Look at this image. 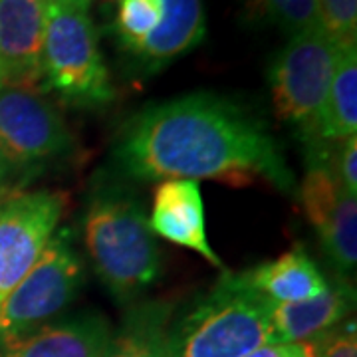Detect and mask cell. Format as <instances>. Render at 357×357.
Here are the masks:
<instances>
[{
    "label": "cell",
    "instance_id": "6da1fadb",
    "mask_svg": "<svg viewBox=\"0 0 357 357\" xmlns=\"http://www.w3.org/2000/svg\"><path fill=\"white\" fill-rule=\"evenodd\" d=\"M115 161L143 181L220 178L243 185L262 177L282 191L294 187L292 171L262 121L208 91L139 112L121 131Z\"/></svg>",
    "mask_w": 357,
    "mask_h": 357
},
{
    "label": "cell",
    "instance_id": "7a4b0ae2",
    "mask_svg": "<svg viewBox=\"0 0 357 357\" xmlns=\"http://www.w3.org/2000/svg\"><path fill=\"white\" fill-rule=\"evenodd\" d=\"M96 274L121 302L139 296L161 272V250L139 201L123 191L93 195L84 222Z\"/></svg>",
    "mask_w": 357,
    "mask_h": 357
},
{
    "label": "cell",
    "instance_id": "3957f363",
    "mask_svg": "<svg viewBox=\"0 0 357 357\" xmlns=\"http://www.w3.org/2000/svg\"><path fill=\"white\" fill-rule=\"evenodd\" d=\"M272 302L241 276L225 274L217 288L183 321L177 357H244L272 344Z\"/></svg>",
    "mask_w": 357,
    "mask_h": 357
},
{
    "label": "cell",
    "instance_id": "277c9868",
    "mask_svg": "<svg viewBox=\"0 0 357 357\" xmlns=\"http://www.w3.org/2000/svg\"><path fill=\"white\" fill-rule=\"evenodd\" d=\"M40 86L77 107H98L114 100L109 70L88 10L48 8Z\"/></svg>",
    "mask_w": 357,
    "mask_h": 357
},
{
    "label": "cell",
    "instance_id": "5b68a950",
    "mask_svg": "<svg viewBox=\"0 0 357 357\" xmlns=\"http://www.w3.org/2000/svg\"><path fill=\"white\" fill-rule=\"evenodd\" d=\"M342 46L314 28L296 34L270 62L268 84L274 107L284 121L302 128L307 139H316V126L335 74Z\"/></svg>",
    "mask_w": 357,
    "mask_h": 357
},
{
    "label": "cell",
    "instance_id": "8992f818",
    "mask_svg": "<svg viewBox=\"0 0 357 357\" xmlns=\"http://www.w3.org/2000/svg\"><path fill=\"white\" fill-rule=\"evenodd\" d=\"M84 268L66 232L46 244L38 262L0 304V342L42 328L79 292Z\"/></svg>",
    "mask_w": 357,
    "mask_h": 357
},
{
    "label": "cell",
    "instance_id": "52a82bcc",
    "mask_svg": "<svg viewBox=\"0 0 357 357\" xmlns=\"http://www.w3.org/2000/svg\"><path fill=\"white\" fill-rule=\"evenodd\" d=\"M312 147L316 153L302 181V206L335 270L347 276L357 264V197L337 181L321 141H312Z\"/></svg>",
    "mask_w": 357,
    "mask_h": 357
},
{
    "label": "cell",
    "instance_id": "ba28073f",
    "mask_svg": "<svg viewBox=\"0 0 357 357\" xmlns=\"http://www.w3.org/2000/svg\"><path fill=\"white\" fill-rule=\"evenodd\" d=\"M64 213L60 192L13 195L0 208V304L38 262Z\"/></svg>",
    "mask_w": 357,
    "mask_h": 357
},
{
    "label": "cell",
    "instance_id": "9c48e42d",
    "mask_svg": "<svg viewBox=\"0 0 357 357\" xmlns=\"http://www.w3.org/2000/svg\"><path fill=\"white\" fill-rule=\"evenodd\" d=\"M72 149L62 115L34 89L0 88V153L10 169L48 161Z\"/></svg>",
    "mask_w": 357,
    "mask_h": 357
},
{
    "label": "cell",
    "instance_id": "30bf717a",
    "mask_svg": "<svg viewBox=\"0 0 357 357\" xmlns=\"http://www.w3.org/2000/svg\"><path fill=\"white\" fill-rule=\"evenodd\" d=\"M48 8L40 0H0L2 86L32 89L42 84V48Z\"/></svg>",
    "mask_w": 357,
    "mask_h": 357
},
{
    "label": "cell",
    "instance_id": "8fae6325",
    "mask_svg": "<svg viewBox=\"0 0 357 357\" xmlns=\"http://www.w3.org/2000/svg\"><path fill=\"white\" fill-rule=\"evenodd\" d=\"M149 227L169 243L195 250L213 266H222L217 252L211 248L204 230V204L197 181L173 178L163 181L153 197Z\"/></svg>",
    "mask_w": 357,
    "mask_h": 357
},
{
    "label": "cell",
    "instance_id": "7c38bea8",
    "mask_svg": "<svg viewBox=\"0 0 357 357\" xmlns=\"http://www.w3.org/2000/svg\"><path fill=\"white\" fill-rule=\"evenodd\" d=\"M109 340V324L100 314H84L0 342V357H103Z\"/></svg>",
    "mask_w": 357,
    "mask_h": 357
},
{
    "label": "cell",
    "instance_id": "4fadbf2b",
    "mask_svg": "<svg viewBox=\"0 0 357 357\" xmlns=\"http://www.w3.org/2000/svg\"><path fill=\"white\" fill-rule=\"evenodd\" d=\"M351 310V294L345 286H330L318 296L272 306V344L312 342L340 326Z\"/></svg>",
    "mask_w": 357,
    "mask_h": 357
},
{
    "label": "cell",
    "instance_id": "5bb4252c",
    "mask_svg": "<svg viewBox=\"0 0 357 357\" xmlns=\"http://www.w3.org/2000/svg\"><path fill=\"white\" fill-rule=\"evenodd\" d=\"M248 282L272 304L310 300L328 288V282L304 248H294L280 258L246 272Z\"/></svg>",
    "mask_w": 357,
    "mask_h": 357
},
{
    "label": "cell",
    "instance_id": "9a60e30c",
    "mask_svg": "<svg viewBox=\"0 0 357 357\" xmlns=\"http://www.w3.org/2000/svg\"><path fill=\"white\" fill-rule=\"evenodd\" d=\"M163 4L165 18L137 56L143 64L151 68L169 64L178 56L195 50L206 32L203 0H163Z\"/></svg>",
    "mask_w": 357,
    "mask_h": 357
},
{
    "label": "cell",
    "instance_id": "2e32d148",
    "mask_svg": "<svg viewBox=\"0 0 357 357\" xmlns=\"http://www.w3.org/2000/svg\"><path fill=\"white\" fill-rule=\"evenodd\" d=\"M169 316L171 306L159 302L133 307L103 357H177Z\"/></svg>",
    "mask_w": 357,
    "mask_h": 357
},
{
    "label": "cell",
    "instance_id": "e0dca14e",
    "mask_svg": "<svg viewBox=\"0 0 357 357\" xmlns=\"http://www.w3.org/2000/svg\"><path fill=\"white\" fill-rule=\"evenodd\" d=\"M357 133V50L340 52L335 74L316 126V139L342 141Z\"/></svg>",
    "mask_w": 357,
    "mask_h": 357
},
{
    "label": "cell",
    "instance_id": "ac0fdd59",
    "mask_svg": "<svg viewBox=\"0 0 357 357\" xmlns=\"http://www.w3.org/2000/svg\"><path fill=\"white\" fill-rule=\"evenodd\" d=\"M165 18L163 0H117L115 36L121 48L135 58Z\"/></svg>",
    "mask_w": 357,
    "mask_h": 357
},
{
    "label": "cell",
    "instance_id": "d6986e66",
    "mask_svg": "<svg viewBox=\"0 0 357 357\" xmlns=\"http://www.w3.org/2000/svg\"><path fill=\"white\" fill-rule=\"evenodd\" d=\"M255 8L292 36L321 28L318 0H255Z\"/></svg>",
    "mask_w": 357,
    "mask_h": 357
},
{
    "label": "cell",
    "instance_id": "ffe728a7",
    "mask_svg": "<svg viewBox=\"0 0 357 357\" xmlns=\"http://www.w3.org/2000/svg\"><path fill=\"white\" fill-rule=\"evenodd\" d=\"M321 28L342 48L356 46L357 0H318Z\"/></svg>",
    "mask_w": 357,
    "mask_h": 357
},
{
    "label": "cell",
    "instance_id": "44dd1931",
    "mask_svg": "<svg viewBox=\"0 0 357 357\" xmlns=\"http://www.w3.org/2000/svg\"><path fill=\"white\" fill-rule=\"evenodd\" d=\"M310 344L314 347V357H357L356 326H335Z\"/></svg>",
    "mask_w": 357,
    "mask_h": 357
},
{
    "label": "cell",
    "instance_id": "7402d4cb",
    "mask_svg": "<svg viewBox=\"0 0 357 357\" xmlns=\"http://www.w3.org/2000/svg\"><path fill=\"white\" fill-rule=\"evenodd\" d=\"M357 137L351 135L340 141L337 151L330 153V165L345 191L357 197Z\"/></svg>",
    "mask_w": 357,
    "mask_h": 357
},
{
    "label": "cell",
    "instance_id": "603a6c76",
    "mask_svg": "<svg viewBox=\"0 0 357 357\" xmlns=\"http://www.w3.org/2000/svg\"><path fill=\"white\" fill-rule=\"evenodd\" d=\"M244 357H314V347L310 342L296 344H268L250 351Z\"/></svg>",
    "mask_w": 357,
    "mask_h": 357
},
{
    "label": "cell",
    "instance_id": "cb8c5ba5",
    "mask_svg": "<svg viewBox=\"0 0 357 357\" xmlns=\"http://www.w3.org/2000/svg\"><path fill=\"white\" fill-rule=\"evenodd\" d=\"M46 8H82L88 10L91 0H40Z\"/></svg>",
    "mask_w": 357,
    "mask_h": 357
},
{
    "label": "cell",
    "instance_id": "d4e9b609",
    "mask_svg": "<svg viewBox=\"0 0 357 357\" xmlns=\"http://www.w3.org/2000/svg\"><path fill=\"white\" fill-rule=\"evenodd\" d=\"M10 171H13V169L8 167V163L4 161V157H2V153H0V187H2L4 178H6V175H8Z\"/></svg>",
    "mask_w": 357,
    "mask_h": 357
},
{
    "label": "cell",
    "instance_id": "484cf974",
    "mask_svg": "<svg viewBox=\"0 0 357 357\" xmlns=\"http://www.w3.org/2000/svg\"><path fill=\"white\" fill-rule=\"evenodd\" d=\"M10 197H13V192L8 191V189H6V187L2 185V187H0V208L4 206V203H6V201H8Z\"/></svg>",
    "mask_w": 357,
    "mask_h": 357
},
{
    "label": "cell",
    "instance_id": "4316f807",
    "mask_svg": "<svg viewBox=\"0 0 357 357\" xmlns=\"http://www.w3.org/2000/svg\"><path fill=\"white\" fill-rule=\"evenodd\" d=\"M0 88H2V79H0Z\"/></svg>",
    "mask_w": 357,
    "mask_h": 357
}]
</instances>
